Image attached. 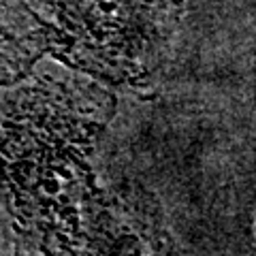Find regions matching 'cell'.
I'll return each mask as SVG.
<instances>
[{
  "instance_id": "1",
  "label": "cell",
  "mask_w": 256,
  "mask_h": 256,
  "mask_svg": "<svg viewBox=\"0 0 256 256\" xmlns=\"http://www.w3.org/2000/svg\"><path fill=\"white\" fill-rule=\"evenodd\" d=\"M169 0H58V52L107 75H128L164 34Z\"/></svg>"
}]
</instances>
